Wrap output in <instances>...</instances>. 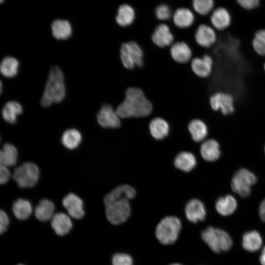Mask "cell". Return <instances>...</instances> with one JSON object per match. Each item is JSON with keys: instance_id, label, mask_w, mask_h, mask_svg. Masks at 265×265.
<instances>
[{"instance_id": "obj_1", "label": "cell", "mask_w": 265, "mask_h": 265, "mask_svg": "<svg viewBox=\"0 0 265 265\" xmlns=\"http://www.w3.org/2000/svg\"><path fill=\"white\" fill-rule=\"evenodd\" d=\"M153 104L143 90L136 86L128 87L124 98L117 106L116 111L121 118H141L150 115Z\"/></svg>"}, {"instance_id": "obj_2", "label": "cell", "mask_w": 265, "mask_h": 265, "mask_svg": "<svg viewBox=\"0 0 265 265\" xmlns=\"http://www.w3.org/2000/svg\"><path fill=\"white\" fill-rule=\"evenodd\" d=\"M64 80V75L60 69L57 66L52 67L40 101L43 107H48L53 103L63 101L66 96Z\"/></svg>"}, {"instance_id": "obj_3", "label": "cell", "mask_w": 265, "mask_h": 265, "mask_svg": "<svg viewBox=\"0 0 265 265\" xmlns=\"http://www.w3.org/2000/svg\"><path fill=\"white\" fill-rule=\"evenodd\" d=\"M200 236L204 243L214 253L228 252L234 245L230 234L220 227L209 226L201 232Z\"/></svg>"}, {"instance_id": "obj_4", "label": "cell", "mask_w": 265, "mask_h": 265, "mask_svg": "<svg viewBox=\"0 0 265 265\" xmlns=\"http://www.w3.org/2000/svg\"><path fill=\"white\" fill-rule=\"evenodd\" d=\"M182 229V223L178 217L167 216L163 218L155 229L158 241L163 245L174 243L178 239Z\"/></svg>"}, {"instance_id": "obj_5", "label": "cell", "mask_w": 265, "mask_h": 265, "mask_svg": "<svg viewBox=\"0 0 265 265\" xmlns=\"http://www.w3.org/2000/svg\"><path fill=\"white\" fill-rule=\"evenodd\" d=\"M144 52L140 46L134 41L123 43L119 49V57L122 66L129 70L135 67L141 68L144 64Z\"/></svg>"}, {"instance_id": "obj_6", "label": "cell", "mask_w": 265, "mask_h": 265, "mask_svg": "<svg viewBox=\"0 0 265 265\" xmlns=\"http://www.w3.org/2000/svg\"><path fill=\"white\" fill-rule=\"evenodd\" d=\"M105 205L107 219L113 225L125 222L130 215L131 206L129 199L126 198L117 199Z\"/></svg>"}, {"instance_id": "obj_7", "label": "cell", "mask_w": 265, "mask_h": 265, "mask_svg": "<svg viewBox=\"0 0 265 265\" xmlns=\"http://www.w3.org/2000/svg\"><path fill=\"white\" fill-rule=\"evenodd\" d=\"M39 177V170L34 163L26 162L14 170L13 177L19 187L28 188L34 186Z\"/></svg>"}, {"instance_id": "obj_8", "label": "cell", "mask_w": 265, "mask_h": 265, "mask_svg": "<svg viewBox=\"0 0 265 265\" xmlns=\"http://www.w3.org/2000/svg\"><path fill=\"white\" fill-rule=\"evenodd\" d=\"M257 182L254 174L245 168H241L232 178L231 187L234 192L243 198L248 197L251 193V186Z\"/></svg>"}, {"instance_id": "obj_9", "label": "cell", "mask_w": 265, "mask_h": 265, "mask_svg": "<svg viewBox=\"0 0 265 265\" xmlns=\"http://www.w3.org/2000/svg\"><path fill=\"white\" fill-rule=\"evenodd\" d=\"M211 108L215 111L227 115L233 113L235 110L234 99L229 93L218 91L213 93L209 98Z\"/></svg>"}, {"instance_id": "obj_10", "label": "cell", "mask_w": 265, "mask_h": 265, "mask_svg": "<svg viewBox=\"0 0 265 265\" xmlns=\"http://www.w3.org/2000/svg\"><path fill=\"white\" fill-rule=\"evenodd\" d=\"M98 124L105 128H118L121 126V118L116 109L109 104L103 105L97 114Z\"/></svg>"}, {"instance_id": "obj_11", "label": "cell", "mask_w": 265, "mask_h": 265, "mask_svg": "<svg viewBox=\"0 0 265 265\" xmlns=\"http://www.w3.org/2000/svg\"><path fill=\"white\" fill-rule=\"evenodd\" d=\"M214 62L212 57L209 54L202 57H196L190 61V69L192 73L199 78L205 79L212 72Z\"/></svg>"}, {"instance_id": "obj_12", "label": "cell", "mask_w": 265, "mask_h": 265, "mask_svg": "<svg viewBox=\"0 0 265 265\" xmlns=\"http://www.w3.org/2000/svg\"><path fill=\"white\" fill-rule=\"evenodd\" d=\"M264 245L263 237L259 231L251 229L243 233L241 245L245 251L250 253H256L261 250Z\"/></svg>"}, {"instance_id": "obj_13", "label": "cell", "mask_w": 265, "mask_h": 265, "mask_svg": "<svg viewBox=\"0 0 265 265\" xmlns=\"http://www.w3.org/2000/svg\"><path fill=\"white\" fill-rule=\"evenodd\" d=\"M169 53L172 60L180 64L188 62L192 59L193 53L190 47L184 41L173 43L170 46Z\"/></svg>"}, {"instance_id": "obj_14", "label": "cell", "mask_w": 265, "mask_h": 265, "mask_svg": "<svg viewBox=\"0 0 265 265\" xmlns=\"http://www.w3.org/2000/svg\"><path fill=\"white\" fill-rule=\"evenodd\" d=\"M196 43L204 48L212 47L217 41V35L211 26L201 24L198 26L194 35Z\"/></svg>"}, {"instance_id": "obj_15", "label": "cell", "mask_w": 265, "mask_h": 265, "mask_svg": "<svg viewBox=\"0 0 265 265\" xmlns=\"http://www.w3.org/2000/svg\"><path fill=\"white\" fill-rule=\"evenodd\" d=\"M174 37L169 26L164 24L159 25L152 34L153 43L159 48H164L173 43Z\"/></svg>"}, {"instance_id": "obj_16", "label": "cell", "mask_w": 265, "mask_h": 265, "mask_svg": "<svg viewBox=\"0 0 265 265\" xmlns=\"http://www.w3.org/2000/svg\"><path fill=\"white\" fill-rule=\"evenodd\" d=\"M185 213L188 220L193 223L204 220L207 214L204 204L197 199H191L187 202Z\"/></svg>"}, {"instance_id": "obj_17", "label": "cell", "mask_w": 265, "mask_h": 265, "mask_svg": "<svg viewBox=\"0 0 265 265\" xmlns=\"http://www.w3.org/2000/svg\"><path fill=\"white\" fill-rule=\"evenodd\" d=\"M62 204L71 217L79 219L84 216L83 202L75 194L71 193L65 196L62 200Z\"/></svg>"}, {"instance_id": "obj_18", "label": "cell", "mask_w": 265, "mask_h": 265, "mask_svg": "<svg viewBox=\"0 0 265 265\" xmlns=\"http://www.w3.org/2000/svg\"><path fill=\"white\" fill-rule=\"evenodd\" d=\"M51 225L56 234L64 236L68 234L72 227L70 217L63 212L56 213L52 218Z\"/></svg>"}, {"instance_id": "obj_19", "label": "cell", "mask_w": 265, "mask_h": 265, "mask_svg": "<svg viewBox=\"0 0 265 265\" xmlns=\"http://www.w3.org/2000/svg\"><path fill=\"white\" fill-rule=\"evenodd\" d=\"M213 26L218 30L228 28L231 23V17L228 11L223 7H218L212 13L210 17Z\"/></svg>"}, {"instance_id": "obj_20", "label": "cell", "mask_w": 265, "mask_h": 265, "mask_svg": "<svg viewBox=\"0 0 265 265\" xmlns=\"http://www.w3.org/2000/svg\"><path fill=\"white\" fill-rule=\"evenodd\" d=\"M237 207L235 198L230 195L219 197L215 203V209L221 216H227L232 214Z\"/></svg>"}, {"instance_id": "obj_21", "label": "cell", "mask_w": 265, "mask_h": 265, "mask_svg": "<svg viewBox=\"0 0 265 265\" xmlns=\"http://www.w3.org/2000/svg\"><path fill=\"white\" fill-rule=\"evenodd\" d=\"M149 130L154 138L157 139H161L168 135L169 131V126L164 119L157 117L150 121Z\"/></svg>"}, {"instance_id": "obj_22", "label": "cell", "mask_w": 265, "mask_h": 265, "mask_svg": "<svg viewBox=\"0 0 265 265\" xmlns=\"http://www.w3.org/2000/svg\"><path fill=\"white\" fill-rule=\"evenodd\" d=\"M173 19L176 26L180 28H186L193 24L194 16L189 9L180 8L174 12Z\"/></svg>"}, {"instance_id": "obj_23", "label": "cell", "mask_w": 265, "mask_h": 265, "mask_svg": "<svg viewBox=\"0 0 265 265\" xmlns=\"http://www.w3.org/2000/svg\"><path fill=\"white\" fill-rule=\"evenodd\" d=\"M51 27L52 34L56 39H67L72 35V26L66 20H55L53 22Z\"/></svg>"}, {"instance_id": "obj_24", "label": "cell", "mask_w": 265, "mask_h": 265, "mask_svg": "<svg viewBox=\"0 0 265 265\" xmlns=\"http://www.w3.org/2000/svg\"><path fill=\"white\" fill-rule=\"evenodd\" d=\"M200 152L203 158L209 161L216 160L220 155L219 144L213 139L205 141L201 146Z\"/></svg>"}, {"instance_id": "obj_25", "label": "cell", "mask_w": 265, "mask_h": 265, "mask_svg": "<svg viewBox=\"0 0 265 265\" xmlns=\"http://www.w3.org/2000/svg\"><path fill=\"white\" fill-rule=\"evenodd\" d=\"M135 190L128 185H123L115 188L108 193L104 198L105 204L114 200L126 198L129 200L132 199L135 195Z\"/></svg>"}, {"instance_id": "obj_26", "label": "cell", "mask_w": 265, "mask_h": 265, "mask_svg": "<svg viewBox=\"0 0 265 265\" xmlns=\"http://www.w3.org/2000/svg\"><path fill=\"white\" fill-rule=\"evenodd\" d=\"M23 112V107L18 102L11 101L7 102L2 109L4 120L10 124H14L18 116Z\"/></svg>"}, {"instance_id": "obj_27", "label": "cell", "mask_w": 265, "mask_h": 265, "mask_svg": "<svg viewBox=\"0 0 265 265\" xmlns=\"http://www.w3.org/2000/svg\"><path fill=\"white\" fill-rule=\"evenodd\" d=\"M55 207L53 203L47 199H42L34 210L36 217L41 221H46L53 217Z\"/></svg>"}, {"instance_id": "obj_28", "label": "cell", "mask_w": 265, "mask_h": 265, "mask_svg": "<svg viewBox=\"0 0 265 265\" xmlns=\"http://www.w3.org/2000/svg\"><path fill=\"white\" fill-rule=\"evenodd\" d=\"M135 13L133 9L130 5L124 4L118 8L115 20L119 26L126 27L133 23Z\"/></svg>"}, {"instance_id": "obj_29", "label": "cell", "mask_w": 265, "mask_h": 265, "mask_svg": "<svg viewBox=\"0 0 265 265\" xmlns=\"http://www.w3.org/2000/svg\"><path fill=\"white\" fill-rule=\"evenodd\" d=\"M174 164L176 168L184 171L189 172L196 166V159L192 153L182 152L176 156Z\"/></svg>"}, {"instance_id": "obj_30", "label": "cell", "mask_w": 265, "mask_h": 265, "mask_svg": "<svg viewBox=\"0 0 265 265\" xmlns=\"http://www.w3.org/2000/svg\"><path fill=\"white\" fill-rule=\"evenodd\" d=\"M188 129L192 139L197 142L203 140L208 134V128L206 124L199 119H194L191 120L188 124Z\"/></svg>"}, {"instance_id": "obj_31", "label": "cell", "mask_w": 265, "mask_h": 265, "mask_svg": "<svg viewBox=\"0 0 265 265\" xmlns=\"http://www.w3.org/2000/svg\"><path fill=\"white\" fill-rule=\"evenodd\" d=\"M18 151L12 144L6 143L2 147L0 153V163L7 167L14 165L17 159Z\"/></svg>"}, {"instance_id": "obj_32", "label": "cell", "mask_w": 265, "mask_h": 265, "mask_svg": "<svg viewBox=\"0 0 265 265\" xmlns=\"http://www.w3.org/2000/svg\"><path fill=\"white\" fill-rule=\"evenodd\" d=\"M12 211L17 219L23 220L30 216L32 212V208L29 201L19 198L13 203Z\"/></svg>"}, {"instance_id": "obj_33", "label": "cell", "mask_w": 265, "mask_h": 265, "mask_svg": "<svg viewBox=\"0 0 265 265\" xmlns=\"http://www.w3.org/2000/svg\"><path fill=\"white\" fill-rule=\"evenodd\" d=\"M81 139V134L79 131L75 129H70L63 132L61 142L66 148L72 150L79 146Z\"/></svg>"}, {"instance_id": "obj_34", "label": "cell", "mask_w": 265, "mask_h": 265, "mask_svg": "<svg viewBox=\"0 0 265 265\" xmlns=\"http://www.w3.org/2000/svg\"><path fill=\"white\" fill-rule=\"evenodd\" d=\"M19 62L14 57L7 56L1 61L0 65V71L1 74L6 78H13L18 72Z\"/></svg>"}, {"instance_id": "obj_35", "label": "cell", "mask_w": 265, "mask_h": 265, "mask_svg": "<svg viewBox=\"0 0 265 265\" xmlns=\"http://www.w3.org/2000/svg\"><path fill=\"white\" fill-rule=\"evenodd\" d=\"M213 5V0H192L193 9L200 15L208 14L212 11Z\"/></svg>"}, {"instance_id": "obj_36", "label": "cell", "mask_w": 265, "mask_h": 265, "mask_svg": "<svg viewBox=\"0 0 265 265\" xmlns=\"http://www.w3.org/2000/svg\"><path fill=\"white\" fill-rule=\"evenodd\" d=\"M112 265H133L132 257L126 253H117L112 258Z\"/></svg>"}, {"instance_id": "obj_37", "label": "cell", "mask_w": 265, "mask_h": 265, "mask_svg": "<svg viewBox=\"0 0 265 265\" xmlns=\"http://www.w3.org/2000/svg\"><path fill=\"white\" fill-rule=\"evenodd\" d=\"M252 47L256 54L261 56H265V42L256 36L252 41Z\"/></svg>"}, {"instance_id": "obj_38", "label": "cell", "mask_w": 265, "mask_h": 265, "mask_svg": "<svg viewBox=\"0 0 265 265\" xmlns=\"http://www.w3.org/2000/svg\"><path fill=\"white\" fill-rule=\"evenodd\" d=\"M171 10L166 4H160L156 9V15L160 20H166L170 18Z\"/></svg>"}, {"instance_id": "obj_39", "label": "cell", "mask_w": 265, "mask_h": 265, "mask_svg": "<svg viewBox=\"0 0 265 265\" xmlns=\"http://www.w3.org/2000/svg\"><path fill=\"white\" fill-rule=\"evenodd\" d=\"M238 4L246 10H252L257 7L260 3V0H236Z\"/></svg>"}, {"instance_id": "obj_40", "label": "cell", "mask_w": 265, "mask_h": 265, "mask_svg": "<svg viewBox=\"0 0 265 265\" xmlns=\"http://www.w3.org/2000/svg\"><path fill=\"white\" fill-rule=\"evenodd\" d=\"M9 218L6 212L0 210V232L2 234L6 230L9 224Z\"/></svg>"}, {"instance_id": "obj_41", "label": "cell", "mask_w": 265, "mask_h": 265, "mask_svg": "<svg viewBox=\"0 0 265 265\" xmlns=\"http://www.w3.org/2000/svg\"><path fill=\"white\" fill-rule=\"evenodd\" d=\"M10 172L7 166L0 165V183L1 184H5L9 180Z\"/></svg>"}, {"instance_id": "obj_42", "label": "cell", "mask_w": 265, "mask_h": 265, "mask_svg": "<svg viewBox=\"0 0 265 265\" xmlns=\"http://www.w3.org/2000/svg\"><path fill=\"white\" fill-rule=\"evenodd\" d=\"M259 213L261 220L265 223V198L260 205Z\"/></svg>"}, {"instance_id": "obj_43", "label": "cell", "mask_w": 265, "mask_h": 265, "mask_svg": "<svg viewBox=\"0 0 265 265\" xmlns=\"http://www.w3.org/2000/svg\"><path fill=\"white\" fill-rule=\"evenodd\" d=\"M259 261L261 265H265V244L260 251Z\"/></svg>"}, {"instance_id": "obj_44", "label": "cell", "mask_w": 265, "mask_h": 265, "mask_svg": "<svg viewBox=\"0 0 265 265\" xmlns=\"http://www.w3.org/2000/svg\"><path fill=\"white\" fill-rule=\"evenodd\" d=\"M254 36L265 42V29H261L258 30L255 33Z\"/></svg>"}, {"instance_id": "obj_45", "label": "cell", "mask_w": 265, "mask_h": 265, "mask_svg": "<svg viewBox=\"0 0 265 265\" xmlns=\"http://www.w3.org/2000/svg\"><path fill=\"white\" fill-rule=\"evenodd\" d=\"M169 265H183L181 264H179V263H172Z\"/></svg>"}, {"instance_id": "obj_46", "label": "cell", "mask_w": 265, "mask_h": 265, "mask_svg": "<svg viewBox=\"0 0 265 265\" xmlns=\"http://www.w3.org/2000/svg\"><path fill=\"white\" fill-rule=\"evenodd\" d=\"M264 69L265 72V63L264 64Z\"/></svg>"}, {"instance_id": "obj_47", "label": "cell", "mask_w": 265, "mask_h": 265, "mask_svg": "<svg viewBox=\"0 0 265 265\" xmlns=\"http://www.w3.org/2000/svg\"><path fill=\"white\" fill-rule=\"evenodd\" d=\"M4 1V0H0V2H2Z\"/></svg>"}, {"instance_id": "obj_48", "label": "cell", "mask_w": 265, "mask_h": 265, "mask_svg": "<svg viewBox=\"0 0 265 265\" xmlns=\"http://www.w3.org/2000/svg\"><path fill=\"white\" fill-rule=\"evenodd\" d=\"M22 265V264H19V265Z\"/></svg>"}, {"instance_id": "obj_49", "label": "cell", "mask_w": 265, "mask_h": 265, "mask_svg": "<svg viewBox=\"0 0 265 265\" xmlns=\"http://www.w3.org/2000/svg\"></svg>"}]
</instances>
